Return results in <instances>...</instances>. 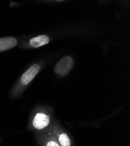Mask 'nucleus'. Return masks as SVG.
I'll list each match as a JSON object with an SVG mask.
<instances>
[{
    "mask_svg": "<svg viewBox=\"0 0 130 146\" xmlns=\"http://www.w3.org/2000/svg\"><path fill=\"white\" fill-rule=\"evenodd\" d=\"M50 122V117L43 113H38L33 120V126L38 130H42L48 126Z\"/></svg>",
    "mask_w": 130,
    "mask_h": 146,
    "instance_id": "nucleus-3",
    "label": "nucleus"
},
{
    "mask_svg": "<svg viewBox=\"0 0 130 146\" xmlns=\"http://www.w3.org/2000/svg\"><path fill=\"white\" fill-rule=\"evenodd\" d=\"M18 42L14 37L0 38V52L8 50L15 47L17 45Z\"/></svg>",
    "mask_w": 130,
    "mask_h": 146,
    "instance_id": "nucleus-4",
    "label": "nucleus"
},
{
    "mask_svg": "<svg viewBox=\"0 0 130 146\" xmlns=\"http://www.w3.org/2000/svg\"><path fill=\"white\" fill-rule=\"evenodd\" d=\"M47 146H59V145L56 142L53 141H50L47 144Z\"/></svg>",
    "mask_w": 130,
    "mask_h": 146,
    "instance_id": "nucleus-7",
    "label": "nucleus"
},
{
    "mask_svg": "<svg viewBox=\"0 0 130 146\" xmlns=\"http://www.w3.org/2000/svg\"><path fill=\"white\" fill-rule=\"evenodd\" d=\"M59 141L62 146H70L71 140L66 133H62L59 136Z\"/></svg>",
    "mask_w": 130,
    "mask_h": 146,
    "instance_id": "nucleus-6",
    "label": "nucleus"
},
{
    "mask_svg": "<svg viewBox=\"0 0 130 146\" xmlns=\"http://www.w3.org/2000/svg\"><path fill=\"white\" fill-rule=\"evenodd\" d=\"M74 66V60L73 58L67 56L63 57L57 63L54 68V71L57 74L65 76L67 75Z\"/></svg>",
    "mask_w": 130,
    "mask_h": 146,
    "instance_id": "nucleus-1",
    "label": "nucleus"
},
{
    "mask_svg": "<svg viewBox=\"0 0 130 146\" xmlns=\"http://www.w3.org/2000/svg\"><path fill=\"white\" fill-rule=\"evenodd\" d=\"M40 70V66L38 64H34L28 69L21 76L20 83L22 86H26L33 80Z\"/></svg>",
    "mask_w": 130,
    "mask_h": 146,
    "instance_id": "nucleus-2",
    "label": "nucleus"
},
{
    "mask_svg": "<svg viewBox=\"0 0 130 146\" xmlns=\"http://www.w3.org/2000/svg\"><path fill=\"white\" fill-rule=\"evenodd\" d=\"M49 42V36L45 35H42L30 39L29 44L33 48H38L47 44Z\"/></svg>",
    "mask_w": 130,
    "mask_h": 146,
    "instance_id": "nucleus-5",
    "label": "nucleus"
}]
</instances>
